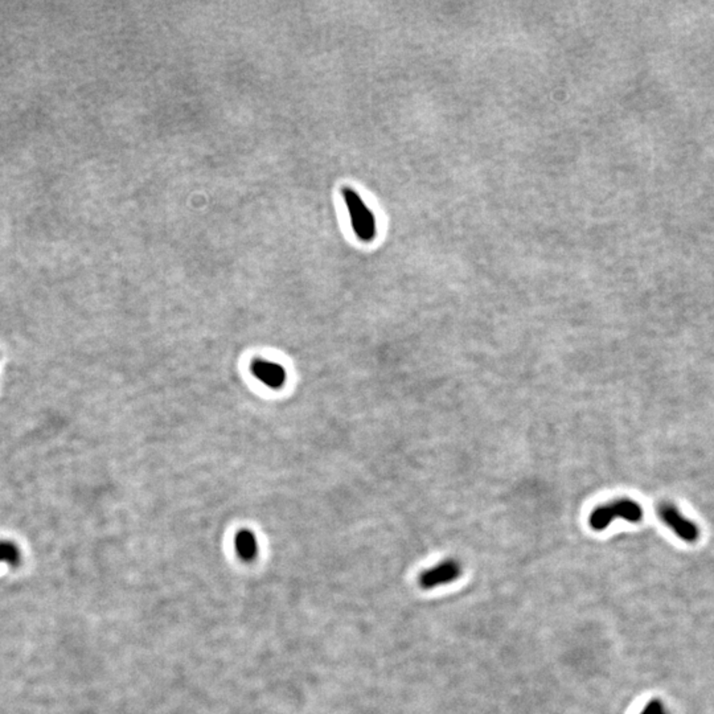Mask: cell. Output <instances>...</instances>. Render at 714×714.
<instances>
[{
    "instance_id": "obj_1",
    "label": "cell",
    "mask_w": 714,
    "mask_h": 714,
    "mask_svg": "<svg viewBox=\"0 0 714 714\" xmlns=\"http://www.w3.org/2000/svg\"><path fill=\"white\" fill-rule=\"evenodd\" d=\"M615 519H622L629 523H640L643 519V508L634 500H614L611 503L596 507L590 514L589 523L594 531H603Z\"/></svg>"
},
{
    "instance_id": "obj_2",
    "label": "cell",
    "mask_w": 714,
    "mask_h": 714,
    "mask_svg": "<svg viewBox=\"0 0 714 714\" xmlns=\"http://www.w3.org/2000/svg\"><path fill=\"white\" fill-rule=\"evenodd\" d=\"M342 195L344 197L352 227L357 238L364 242L373 241L377 234V224L372 211L367 206V204L363 202L356 190L344 187L342 190Z\"/></svg>"
},
{
    "instance_id": "obj_3",
    "label": "cell",
    "mask_w": 714,
    "mask_h": 714,
    "mask_svg": "<svg viewBox=\"0 0 714 714\" xmlns=\"http://www.w3.org/2000/svg\"><path fill=\"white\" fill-rule=\"evenodd\" d=\"M657 514L660 520L681 540L687 542H694L699 540V526L678 511L676 505L671 503H662L657 507Z\"/></svg>"
},
{
    "instance_id": "obj_4",
    "label": "cell",
    "mask_w": 714,
    "mask_h": 714,
    "mask_svg": "<svg viewBox=\"0 0 714 714\" xmlns=\"http://www.w3.org/2000/svg\"><path fill=\"white\" fill-rule=\"evenodd\" d=\"M462 574V568L455 559H446L440 565L425 570L419 575V584L424 589H434L437 586L447 584L458 580Z\"/></svg>"
},
{
    "instance_id": "obj_5",
    "label": "cell",
    "mask_w": 714,
    "mask_h": 714,
    "mask_svg": "<svg viewBox=\"0 0 714 714\" xmlns=\"http://www.w3.org/2000/svg\"><path fill=\"white\" fill-rule=\"evenodd\" d=\"M251 370L258 380L270 388H279L285 384L286 370L284 367H281L276 363L266 361V360H257L253 364Z\"/></svg>"
},
{
    "instance_id": "obj_6",
    "label": "cell",
    "mask_w": 714,
    "mask_h": 714,
    "mask_svg": "<svg viewBox=\"0 0 714 714\" xmlns=\"http://www.w3.org/2000/svg\"><path fill=\"white\" fill-rule=\"evenodd\" d=\"M236 549L242 559H250L254 557L257 552V542L254 536L248 531H241L236 536Z\"/></svg>"
},
{
    "instance_id": "obj_7",
    "label": "cell",
    "mask_w": 714,
    "mask_h": 714,
    "mask_svg": "<svg viewBox=\"0 0 714 714\" xmlns=\"http://www.w3.org/2000/svg\"><path fill=\"white\" fill-rule=\"evenodd\" d=\"M20 559L19 549L15 547L11 542H0V562H7L10 565L16 566Z\"/></svg>"
},
{
    "instance_id": "obj_8",
    "label": "cell",
    "mask_w": 714,
    "mask_h": 714,
    "mask_svg": "<svg viewBox=\"0 0 714 714\" xmlns=\"http://www.w3.org/2000/svg\"><path fill=\"white\" fill-rule=\"evenodd\" d=\"M640 714H668V712H666V706L663 705V702L659 701V700H652L647 704V706L644 708V710Z\"/></svg>"
}]
</instances>
